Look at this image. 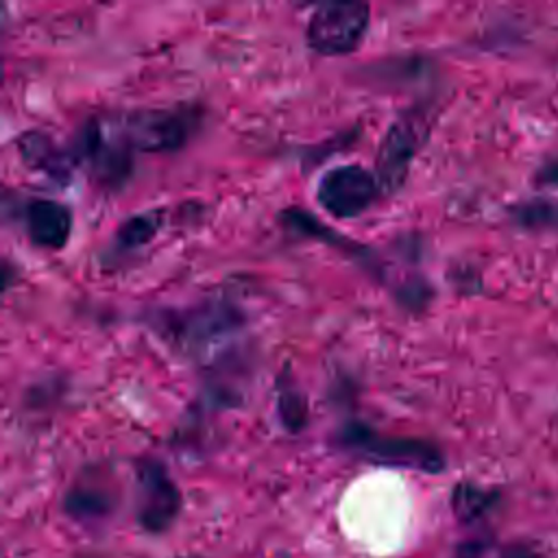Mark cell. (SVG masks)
<instances>
[{
	"instance_id": "5",
	"label": "cell",
	"mask_w": 558,
	"mask_h": 558,
	"mask_svg": "<svg viewBox=\"0 0 558 558\" xmlns=\"http://www.w3.org/2000/svg\"><path fill=\"white\" fill-rule=\"evenodd\" d=\"M425 137L427 122L418 113H405L388 126L375 159V177L381 194H392L403 185L412 159L416 157Z\"/></svg>"
},
{
	"instance_id": "16",
	"label": "cell",
	"mask_w": 558,
	"mask_h": 558,
	"mask_svg": "<svg viewBox=\"0 0 558 558\" xmlns=\"http://www.w3.org/2000/svg\"><path fill=\"white\" fill-rule=\"evenodd\" d=\"M541 177H543L547 183H554V185H558V163H551V166H547V168L541 172Z\"/></svg>"
},
{
	"instance_id": "12",
	"label": "cell",
	"mask_w": 558,
	"mask_h": 558,
	"mask_svg": "<svg viewBox=\"0 0 558 558\" xmlns=\"http://www.w3.org/2000/svg\"><path fill=\"white\" fill-rule=\"evenodd\" d=\"M495 499L493 490L471 482H460L451 493V508L460 521H475L490 510Z\"/></svg>"
},
{
	"instance_id": "3",
	"label": "cell",
	"mask_w": 558,
	"mask_h": 558,
	"mask_svg": "<svg viewBox=\"0 0 558 558\" xmlns=\"http://www.w3.org/2000/svg\"><path fill=\"white\" fill-rule=\"evenodd\" d=\"M371 7L364 2L320 4L307 24V44L325 57H342L353 52L368 28Z\"/></svg>"
},
{
	"instance_id": "7",
	"label": "cell",
	"mask_w": 558,
	"mask_h": 558,
	"mask_svg": "<svg viewBox=\"0 0 558 558\" xmlns=\"http://www.w3.org/2000/svg\"><path fill=\"white\" fill-rule=\"evenodd\" d=\"M137 482L142 490L140 504V523L144 530L153 534L166 532L179 510H181V493L174 480L168 475L166 466L159 460H142L137 464Z\"/></svg>"
},
{
	"instance_id": "6",
	"label": "cell",
	"mask_w": 558,
	"mask_h": 558,
	"mask_svg": "<svg viewBox=\"0 0 558 558\" xmlns=\"http://www.w3.org/2000/svg\"><path fill=\"white\" fill-rule=\"evenodd\" d=\"M381 194L377 177L357 163L327 170L316 185L318 205L333 218L364 214Z\"/></svg>"
},
{
	"instance_id": "10",
	"label": "cell",
	"mask_w": 558,
	"mask_h": 558,
	"mask_svg": "<svg viewBox=\"0 0 558 558\" xmlns=\"http://www.w3.org/2000/svg\"><path fill=\"white\" fill-rule=\"evenodd\" d=\"M111 497L107 490L78 484L65 497V512L74 519H100L111 512Z\"/></svg>"
},
{
	"instance_id": "13",
	"label": "cell",
	"mask_w": 558,
	"mask_h": 558,
	"mask_svg": "<svg viewBox=\"0 0 558 558\" xmlns=\"http://www.w3.org/2000/svg\"><path fill=\"white\" fill-rule=\"evenodd\" d=\"M279 388V397H277V410H279V418L283 423V427L288 432H299L303 429L305 421H307V403L303 392L290 381H281L277 384Z\"/></svg>"
},
{
	"instance_id": "8",
	"label": "cell",
	"mask_w": 558,
	"mask_h": 558,
	"mask_svg": "<svg viewBox=\"0 0 558 558\" xmlns=\"http://www.w3.org/2000/svg\"><path fill=\"white\" fill-rule=\"evenodd\" d=\"M28 238L44 248H63L72 233V211L50 198H33L26 205Z\"/></svg>"
},
{
	"instance_id": "2",
	"label": "cell",
	"mask_w": 558,
	"mask_h": 558,
	"mask_svg": "<svg viewBox=\"0 0 558 558\" xmlns=\"http://www.w3.org/2000/svg\"><path fill=\"white\" fill-rule=\"evenodd\" d=\"M198 124L196 107L135 109L124 116L120 129L129 144L144 153H172L181 148Z\"/></svg>"
},
{
	"instance_id": "14",
	"label": "cell",
	"mask_w": 558,
	"mask_h": 558,
	"mask_svg": "<svg viewBox=\"0 0 558 558\" xmlns=\"http://www.w3.org/2000/svg\"><path fill=\"white\" fill-rule=\"evenodd\" d=\"M514 216L525 227H556L558 203L554 201H530L514 209Z\"/></svg>"
},
{
	"instance_id": "4",
	"label": "cell",
	"mask_w": 558,
	"mask_h": 558,
	"mask_svg": "<svg viewBox=\"0 0 558 558\" xmlns=\"http://www.w3.org/2000/svg\"><path fill=\"white\" fill-rule=\"evenodd\" d=\"M131 148L122 129L89 120L76 135L74 161H87L100 183L116 187L131 172Z\"/></svg>"
},
{
	"instance_id": "11",
	"label": "cell",
	"mask_w": 558,
	"mask_h": 558,
	"mask_svg": "<svg viewBox=\"0 0 558 558\" xmlns=\"http://www.w3.org/2000/svg\"><path fill=\"white\" fill-rule=\"evenodd\" d=\"M159 225H161V211L159 209L131 216L129 220H124L118 227L116 238H113V246L118 251L137 248V246L153 240V235L159 231Z\"/></svg>"
},
{
	"instance_id": "9",
	"label": "cell",
	"mask_w": 558,
	"mask_h": 558,
	"mask_svg": "<svg viewBox=\"0 0 558 558\" xmlns=\"http://www.w3.org/2000/svg\"><path fill=\"white\" fill-rule=\"evenodd\" d=\"M17 148L22 159L37 170H46L50 177L63 174L70 170L72 166V157H68L65 153H61L59 148H54V144L50 142V137L41 135V133H24L17 140Z\"/></svg>"
},
{
	"instance_id": "15",
	"label": "cell",
	"mask_w": 558,
	"mask_h": 558,
	"mask_svg": "<svg viewBox=\"0 0 558 558\" xmlns=\"http://www.w3.org/2000/svg\"><path fill=\"white\" fill-rule=\"evenodd\" d=\"M501 558H541V556L530 547H510Z\"/></svg>"
},
{
	"instance_id": "1",
	"label": "cell",
	"mask_w": 558,
	"mask_h": 558,
	"mask_svg": "<svg viewBox=\"0 0 558 558\" xmlns=\"http://www.w3.org/2000/svg\"><path fill=\"white\" fill-rule=\"evenodd\" d=\"M340 442L349 451L375 464L401 466L421 473H440L445 469V456L432 440L381 434L357 421H351L342 427Z\"/></svg>"
}]
</instances>
